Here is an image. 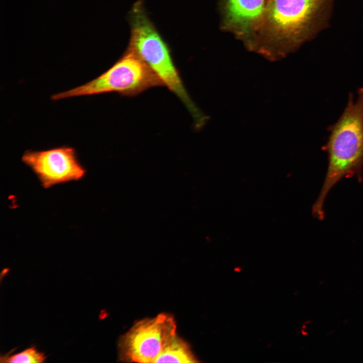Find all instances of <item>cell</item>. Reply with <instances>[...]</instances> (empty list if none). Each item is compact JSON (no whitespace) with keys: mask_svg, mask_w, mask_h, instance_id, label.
<instances>
[{"mask_svg":"<svg viewBox=\"0 0 363 363\" xmlns=\"http://www.w3.org/2000/svg\"><path fill=\"white\" fill-rule=\"evenodd\" d=\"M176 330L173 317L166 313L138 321L119 339V359L128 362H155L177 335Z\"/></svg>","mask_w":363,"mask_h":363,"instance_id":"5b68a950","label":"cell"},{"mask_svg":"<svg viewBox=\"0 0 363 363\" xmlns=\"http://www.w3.org/2000/svg\"><path fill=\"white\" fill-rule=\"evenodd\" d=\"M131 36L129 47L156 74L163 84L184 103L196 124L206 116L193 102L184 85L167 45L149 20L141 3L131 12Z\"/></svg>","mask_w":363,"mask_h":363,"instance_id":"3957f363","label":"cell"},{"mask_svg":"<svg viewBox=\"0 0 363 363\" xmlns=\"http://www.w3.org/2000/svg\"><path fill=\"white\" fill-rule=\"evenodd\" d=\"M266 0H220L222 28L241 40L247 47L260 24Z\"/></svg>","mask_w":363,"mask_h":363,"instance_id":"52a82bcc","label":"cell"},{"mask_svg":"<svg viewBox=\"0 0 363 363\" xmlns=\"http://www.w3.org/2000/svg\"><path fill=\"white\" fill-rule=\"evenodd\" d=\"M45 359V355L38 352L33 346L19 353L12 355H1L0 357L1 362H43Z\"/></svg>","mask_w":363,"mask_h":363,"instance_id":"9c48e42d","label":"cell"},{"mask_svg":"<svg viewBox=\"0 0 363 363\" xmlns=\"http://www.w3.org/2000/svg\"><path fill=\"white\" fill-rule=\"evenodd\" d=\"M331 0H266L248 48L272 60L297 48L319 28Z\"/></svg>","mask_w":363,"mask_h":363,"instance_id":"6da1fadb","label":"cell"},{"mask_svg":"<svg viewBox=\"0 0 363 363\" xmlns=\"http://www.w3.org/2000/svg\"><path fill=\"white\" fill-rule=\"evenodd\" d=\"M330 135L323 150L328 154V166L319 195L312 207V214L319 220L325 217L324 204L332 188L344 177L362 180L363 87L353 101L350 94L347 104L336 123L329 127Z\"/></svg>","mask_w":363,"mask_h":363,"instance_id":"7a4b0ae2","label":"cell"},{"mask_svg":"<svg viewBox=\"0 0 363 363\" xmlns=\"http://www.w3.org/2000/svg\"><path fill=\"white\" fill-rule=\"evenodd\" d=\"M163 84L156 74L133 50L128 48L110 68L95 79L66 91L53 94L54 101L72 97L116 93L136 96Z\"/></svg>","mask_w":363,"mask_h":363,"instance_id":"277c9868","label":"cell"},{"mask_svg":"<svg viewBox=\"0 0 363 363\" xmlns=\"http://www.w3.org/2000/svg\"><path fill=\"white\" fill-rule=\"evenodd\" d=\"M188 344L177 335L166 346L155 362H196Z\"/></svg>","mask_w":363,"mask_h":363,"instance_id":"ba28073f","label":"cell"},{"mask_svg":"<svg viewBox=\"0 0 363 363\" xmlns=\"http://www.w3.org/2000/svg\"><path fill=\"white\" fill-rule=\"evenodd\" d=\"M21 160L36 175L44 188L80 180L86 174L76 149L68 145L43 150H27Z\"/></svg>","mask_w":363,"mask_h":363,"instance_id":"8992f818","label":"cell"}]
</instances>
